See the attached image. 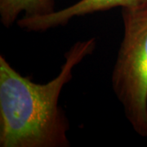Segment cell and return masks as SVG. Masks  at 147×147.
Segmentation results:
<instances>
[{
  "label": "cell",
  "mask_w": 147,
  "mask_h": 147,
  "mask_svg": "<svg viewBox=\"0 0 147 147\" xmlns=\"http://www.w3.org/2000/svg\"><path fill=\"white\" fill-rule=\"evenodd\" d=\"M96 38L78 41L65 54L58 75L34 83L0 56V146L69 147V121L59 106L60 94L73 69L94 52Z\"/></svg>",
  "instance_id": "cell-1"
},
{
  "label": "cell",
  "mask_w": 147,
  "mask_h": 147,
  "mask_svg": "<svg viewBox=\"0 0 147 147\" xmlns=\"http://www.w3.org/2000/svg\"><path fill=\"white\" fill-rule=\"evenodd\" d=\"M124 34L112 73V88L127 119L147 137V1L122 7Z\"/></svg>",
  "instance_id": "cell-2"
},
{
  "label": "cell",
  "mask_w": 147,
  "mask_h": 147,
  "mask_svg": "<svg viewBox=\"0 0 147 147\" xmlns=\"http://www.w3.org/2000/svg\"><path fill=\"white\" fill-rule=\"evenodd\" d=\"M147 0H79L74 5L46 16H24L17 21V26L28 31L41 32L64 26L74 17L83 16L96 11L117 7L139 5Z\"/></svg>",
  "instance_id": "cell-3"
},
{
  "label": "cell",
  "mask_w": 147,
  "mask_h": 147,
  "mask_svg": "<svg viewBox=\"0 0 147 147\" xmlns=\"http://www.w3.org/2000/svg\"><path fill=\"white\" fill-rule=\"evenodd\" d=\"M22 11L25 16H46L55 11V0H0V20L10 28Z\"/></svg>",
  "instance_id": "cell-4"
}]
</instances>
